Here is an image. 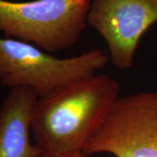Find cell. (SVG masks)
<instances>
[{
    "label": "cell",
    "instance_id": "obj_1",
    "mask_svg": "<svg viewBox=\"0 0 157 157\" xmlns=\"http://www.w3.org/2000/svg\"><path fill=\"white\" fill-rule=\"evenodd\" d=\"M116 79L99 74L39 97L32 134L44 155L66 156L83 152L120 98Z\"/></svg>",
    "mask_w": 157,
    "mask_h": 157
},
{
    "label": "cell",
    "instance_id": "obj_2",
    "mask_svg": "<svg viewBox=\"0 0 157 157\" xmlns=\"http://www.w3.org/2000/svg\"><path fill=\"white\" fill-rule=\"evenodd\" d=\"M107 62L105 51L98 48L59 59L32 44L0 37V84L11 89L29 87L39 97L94 76Z\"/></svg>",
    "mask_w": 157,
    "mask_h": 157
},
{
    "label": "cell",
    "instance_id": "obj_3",
    "mask_svg": "<svg viewBox=\"0 0 157 157\" xmlns=\"http://www.w3.org/2000/svg\"><path fill=\"white\" fill-rule=\"evenodd\" d=\"M92 0H0V33L46 52L71 48L86 28Z\"/></svg>",
    "mask_w": 157,
    "mask_h": 157
},
{
    "label": "cell",
    "instance_id": "obj_4",
    "mask_svg": "<svg viewBox=\"0 0 157 157\" xmlns=\"http://www.w3.org/2000/svg\"><path fill=\"white\" fill-rule=\"evenodd\" d=\"M83 153L157 157V92L120 97Z\"/></svg>",
    "mask_w": 157,
    "mask_h": 157
},
{
    "label": "cell",
    "instance_id": "obj_5",
    "mask_svg": "<svg viewBox=\"0 0 157 157\" xmlns=\"http://www.w3.org/2000/svg\"><path fill=\"white\" fill-rule=\"evenodd\" d=\"M157 22V0H92L87 24L107 43L113 64L130 68L141 37Z\"/></svg>",
    "mask_w": 157,
    "mask_h": 157
},
{
    "label": "cell",
    "instance_id": "obj_6",
    "mask_svg": "<svg viewBox=\"0 0 157 157\" xmlns=\"http://www.w3.org/2000/svg\"><path fill=\"white\" fill-rule=\"evenodd\" d=\"M39 100L29 87L11 89L0 107V157H40L43 152L31 141L32 120Z\"/></svg>",
    "mask_w": 157,
    "mask_h": 157
},
{
    "label": "cell",
    "instance_id": "obj_7",
    "mask_svg": "<svg viewBox=\"0 0 157 157\" xmlns=\"http://www.w3.org/2000/svg\"><path fill=\"white\" fill-rule=\"evenodd\" d=\"M40 157H90L89 155H85L83 152H80V153H77V154H74V155H66V156H47V155H41Z\"/></svg>",
    "mask_w": 157,
    "mask_h": 157
}]
</instances>
